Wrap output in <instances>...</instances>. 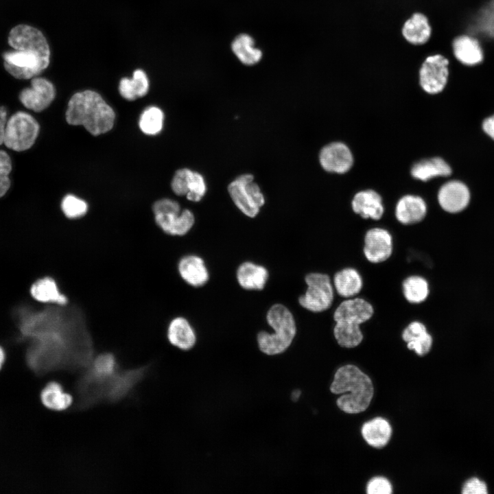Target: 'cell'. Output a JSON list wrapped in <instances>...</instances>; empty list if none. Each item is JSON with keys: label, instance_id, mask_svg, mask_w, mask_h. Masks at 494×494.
I'll return each mask as SVG.
<instances>
[{"label": "cell", "instance_id": "7a4b0ae2", "mask_svg": "<svg viewBox=\"0 0 494 494\" xmlns=\"http://www.w3.org/2000/svg\"><path fill=\"white\" fill-rule=\"evenodd\" d=\"M149 367L118 370L110 376H99L88 368L77 381L78 406L88 408L102 402L115 403L126 397L145 377Z\"/></svg>", "mask_w": 494, "mask_h": 494}, {"label": "cell", "instance_id": "44dd1931", "mask_svg": "<svg viewBox=\"0 0 494 494\" xmlns=\"http://www.w3.org/2000/svg\"><path fill=\"white\" fill-rule=\"evenodd\" d=\"M40 398L47 409L56 412L66 411L73 403L71 395L58 380L47 382L40 392Z\"/></svg>", "mask_w": 494, "mask_h": 494}, {"label": "cell", "instance_id": "8fae6325", "mask_svg": "<svg viewBox=\"0 0 494 494\" xmlns=\"http://www.w3.org/2000/svg\"><path fill=\"white\" fill-rule=\"evenodd\" d=\"M393 252V239L390 232L383 228L368 229L364 237L363 253L371 263L386 261Z\"/></svg>", "mask_w": 494, "mask_h": 494}, {"label": "cell", "instance_id": "836d02e7", "mask_svg": "<svg viewBox=\"0 0 494 494\" xmlns=\"http://www.w3.org/2000/svg\"><path fill=\"white\" fill-rule=\"evenodd\" d=\"M163 113L160 108L155 106L147 108L140 117L139 128L146 134H156L163 128Z\"/></svg>", "mask_w": 494, "mask_h": 494}, {"label": "cell", "instance_id": "e575fe53", "mask_svg": "<svg viewBox=\"0 0 494 494\" xmlns=\"http://www.w3.org/2000/svg\"><path fill=\"white\" fill-rule=\"evenodd\" d=\"M87 368L99 376H110L119 370L116 357L109 352L100 353L93 357Z\"/></svg>", "mask_w": 494, "mask_h": 494}, {"label": "cell", "instance_id": "83f0119b", "mask_svg": "<svg viewBox=\"0 0 494 494\" xmlns=\"http://www.w3.org/2000/svg\"><path fill=\"white\" fill-rule=\"evenodd\" d=\"M237 279L240 286L246 290H262L268 279V272L262 266L246 261L239 266Z\"/></svg>", "mask_w": 494, "mask_h": 494}, {"label": "cell", "instance_id": "e0dca14e", "mask_svg": "<svg viewBox=\"0 0 494 494\" xmlns=\"http://www.w3.org/2000/svg\"><path fill=\"white\" fill-rule=\"evenodd\" d=\"M319 159L322 167L330 172L344 173L353 165L350 150L345 144L340 142L325 146L320 152Z\"/></svg>", "mask_w": 494, "mask_h": 494}, {"label": "cell", "instance_id": "9a60e30c", "mask_svg": "<svg viewBox=\"0 0 494 494\" xmlns=\"http://www.w3.org/2000/svg\"><path fill=\"white\" fill-rule=\"evenodd\" d=\"M452 52L455 59L467 67L481 64L484 54L480 41L477 37L468 34L456 36L451 43Z\"/></svg>", "mask_w": 494, "mask_h": 494}, {"label": "cell", "instance_id": "d6a6232c", "mask_svg": "<svg viewBox=\"0 0 494 494\" xmlns=\"http://www.w3.org/2000/svg\"><path fill=\"white\" fill-rule=\"evenodd\" d=\"M333 332L337 343L347 349L356 347L364 338L360 325L346 322H335Z\"/></svg>", "mask_w": 494, "mask_h": 494}, {"label": "cell", "instance_id": "484cf974", "mask_svg": "<svg viewBox=\"0 0 494 494\" xmlns=\"http://www.w3.org/2000/svg\"><path fill=\"white\" fill-rule=\"evenodd\" d=\"M333 285L340 296L344 298L355 297L362 290V277L355 268H344L334 274Z\"/></svg>", "mask_w": 494, "mask_h": 494}, {"label": "cell", "instance_id": "4fadbf2b", "mask_svg": "<svg viewBox=\"0 0 494 494\" xmlns=\"http://www.w3.org/2000/svg\"><path fill=\"white\" fill-rule=\"evenodd\" d=\"M171 187L175 194L186 196L187 198L192 202L200 201L207 191L202 176L186 168L176 172Z\"/></svg>", "mask_w": 494, "mask_h": 494}, {"label": "cell", "instance_id": "9c48e42d", "mask_svg": "<svg viewBox=\"0 0 494 494\" xmlns=\"http://www.w3.org/2000/svg\"><path fill=\"white\" fill-rule=\"evenodd\" d=\"M228 193L236 207L246 215L255 217L265 199L252 174H242L228 186Z\"/></svg>", "mask_w": 494, "mask_h": 494}, {"label": "cell", "instance_id": "f35d334b", "mask_svg": "<svg viewBox=\"0 0 494 494\" xmlns=\"http://www.w3.org/2000/svg\"><path fill=\"white\" fill-rule=\"evenodd\" d=\"M12 171V161L4 150H0V175H9Z\"/></svg>", "mask_w": 494, "mask_h": 494}, {"label": "cell", "instance_id": "7bdbcfd3", "mask_svg": "<svg viewBox=\"0 0 494 494\" xmlns=\"http://www.w3.org/2000/svg\"><path fill=\"white\" fill-rule=\"evenodd\" d=\"M6 357V354L3 346L0 345V370L1 369Z\"/></svg>", "mask_w": 494, "mask_h": 494}, {"label": "cell", "instance_id": "ba28073f", "mask_svg": "<svg viewBox=\"0 0 494 494\" xmlns=\"http://www.w3.org/2000/svg\"><path fill=\"white\" fill-rule=\"evenodd\" d=\"M307 288L298 298L299 304L308 311L319 313L331 307L334 300V290L329 276L311 272L305 276Z\"/></svg>", "mask_w": 494, "mask_h": 494}, {"label": "cell", "instance_id": "5bb4252c", "mask_svg": "<svg viewBox=\"0 0 494 494\" xmlns=\"http://www.w3.org/2000/svg\"><path fill=\"white\" fill-rule=\"evenodd\" d=\"M374 314V307L362 297H352L342 301L336 308L333 319L335 322L362 324L368 321Z\"/></svg>", "mask_w": 494, "mask_h": 494}, {"label": "cell", "instance_id": "74e56055", "mask_svg": "<svg viewBox=\"0 0 494 494\" xmlns=\"http://www.w3.org/2000/svg\"><path fill=\"white\" fill-rule=\"evenodd\" d=\"M487 493L486 483L475 477L467 480L462 490V494H486Z\"/></svg>", "mask_w": 494, "mask_h": 494}, {"label": "cell", "instance_id": "cb8c5ba5", "mask_svg": "<svg viewBox=\"0 0 494 494\" xmlns=\"http://www.w3.org/2000/svg\"><path fill=\"white\" fill-rule=\"evenodd\" d=\"M352 209L362 217L375 220L381 219L384 212L381 196L373 190L357 193L352 200Z\"/></svg>", "mask_w": 494, "mask_h": 494}, {"label": "cell", "instance_id": "d590c367", "mask_svg": "<svg viewBox=\"0 0 494 494\" xmlns=\"http://www.w3.org/2000/svg\"><path fill=\"white\" fill-rule=\"evenodd\" d=\"M60 208L64 215L71 220L80 218L88 211L87 203L71 194L64 197L60 204Z\"/></svg>", "mask_w": 494, "mask_h": 494}, {"label": "cell", "instance_id": "7402d4cb", "mask_svg": "<svg viewBox=\"0 0 494 494\" xmlns=\"http://www.w3.org/2000/svg\"><path fill=\"white\" fill-rule=\"evenodd\" d=\"M426 214V204L419 196H405L398 201L396 205V218L404 225L417 224L424 219Z\"/></svg>", "mask_w": 494, "mask_h": 494}, {"label": "cell", "instance_id": "ffe728a7", "mask_svg": "<svg viewBox=\"0 0 494 494\" xmlns=\"http://www.w3.org/2000/svg\"><path fill=\"white\" fill-rule=\"evenodd\" d=\"M432 31L427 16L422 12H415L403 23L401 35L410 44L422 45L429 40Z\"/></svg>", "mask_w": 494, "mask_h": 494}, {"label": "cell", "instance_id": "d4e9b609", "mask_svg": "<svg viewBox=\"0 0 494 494\" xmlns=\"http://www.w3.org/2000/svg\"><path fill=\"white\" fill-rule=\"evenodd\" d=\"M167 338L169 342L183 351L191 349L196 344V336L189 321L183 317H176L168 324Z\"/></svg>", "mask_w": 494, "mask_h": 494}, {"label": "cell", "instance_id": "ac0fdd59", "mask_svg": "<svg viewBox=\"0 0 494 494\" xmlns=\"http://www.w3.org/2000/svg\"><path fill=\"white\" fill-rule=\"evenodd\" d=\"M32 298L43 304H54L64 307L69 303L67 295L63 292L56 280L51 276H44L36 279L30 289Z\"/></svg>", "mask_w": 494, "mask_h": 494}, {"label": "cell", "instance_id": "1f68e13d", "mask_svg": "<svg viewBox=\"0 0 494 494\" xmlns=\"http://www.w3.org/2000/svg\"><path fill=\"white\" fill-rule=\"evenodd\" d=\"M120 95L126 99L132 101L145 95L149 90V80L145 73L137 69L132 79L123 78L119 86Z\"/></svg>", "mask_w": 494, "mask_h": 494}, {"label": "cell", "instance_id": "b9f144b4", "mask_svg": "<svg viewBox=\"0 0 494 494\" xmlns=\"http://www.w3.org/2000/svg\"><path fill=\"white\" fill-rule=\"evenodd\" d=\"M9 175H0V198L3 197L10 187Z\"/></svg>", "mask_w": 494, "mask_h": 494}, {"label": "cell", "instance_id": "2e32d148", "mask_svg": "<svg viewBox=\"0 0 494 494\" xmlns=\"http://www.w3.org/2000/svg\"><path fill=\"white\" fill-rule=\"evenodd\" d=\"M438 200L445 211L450 213H459L466 209L469 203V191L467 187L460 181H449L440 189Z\"/></svg>", "mask_w": 494, "mask_h": 494}, {"label": "cell", "instance_id": "4dcf8cb0", "mask_svg": "<svg viewBox=\"0 0 494 494\" xmlns=\"http://www.w3.org/2000/svg\"><path fill=\"white\" fill-rule=\"evenodd\" d=\"M402 294L410 304H420L425 301L430 292L427 280L421 275L407 277L401 284Z\"/></svg>", "mask_w": 494, "mask_h": 494}, {"label": "cell", "instance_id": "4316f807", "mask_svg": "<svg viewBox=\"0 0 494 494\" xmlns=\"http://www.w3.org/2000/svg\"><path fill=\"white\" fill-rule=\"evenodd\" d=\"M361 431L365 441L375 448H381L387 445L392 434L389 422L382 417H376L366 422Z\"/></svg>", "mask_w": 494, "mask_h": 494}, {"label": "cell", "instance_id": "5b68a950", "mask_svg": "<svg viewBox=\"0 0 494 494\" xmlns=\"http://www.w3.org/2000/svg\"><path fill=\"white\" fill-rule=\"evenodd\" d=\"M266 320L274 333L263 331L258 333L259 349L268 355L280 354L287 350L295 337L296 327L294 318L285 306L275 304L268 310Z\"/></svg>", "mask_w": 494, "mask_h": 494}, {"label": "cell", "instance_id": "603a6c76", "mask_svg": "<svg viewBox=\"0 0 494 494\" xmlns=\"http://www.w3.org/2000/svg\"><path fill=\"white\" fill-rule=\"evenodd\" d=\"M180 277L189 285L200 287L209 280V272L203 259L196 255H186L178 263Z\"/></svg>", "mask_w": 494, "mask_h": 494}, {"label": "cell", "instance_id": "6da1fadb", "mask_svg": "<svg viewBox=\"0 0 494 494\" xmlns=\"http://www.w3.org/2000/svg\"><path fill=\"white\" fill-rule=\"evenodd\" d=\"M14 49L3 54V66L13 77L27 80L37 77L49 64V47L43 34L30 25L21 24L8 35Z\"/></svg>", "mask_w": 494, "mask_h": 494}, {"label": "cell", "instance_id": "7c38bea8", "mask_svg": "<svg viewBox=\"0 0 494 494\" xmlns=\"http://www.w3.org/2000/svg\"><path fill=\"white\" fill-rule=\"evenodd\" d=\"M55 95V88L51 82L43 78L35 77L31 81V86L21 91L19 99L26 108L38 113L51 104Z\"/></svg>", "mask_w": 494, "mask_h": 494}, {"label": "cell", "instance_id": "30bf717a", "mask_svg": "<svg viewBox=\"0 0 494 494\" xmlns=\"http://www.w3.org/2000/svg\"><path fill=\"white\" fill-rule=\"evenodd\" d=\"M449 60L440 54L425 58L419 69V84L427 93L437 94L447 86L449 78Z\"/></svg>", "mask_w": 494, "mask_h": 494}, {"label": "cell", "instance_id": "ab89813d", "mask_svg": "<svg viewBox=\"0 0 494 494\" xmlns=\"http://www.w3.org/2000/svg\"><path fill=\"white\" fill-rule=\"evenodd\" d=\"M7 121V110L4 106H0V145L3 143L5 128Z\"/></svg>", "mask_w": 494, "mask_h": 494}, {"label": "cell", "instance_id": "f546056e", "mask_svg": "<svg viewBox=\"0 0 494 494\" xmlns=\"http://www.w3.org/2000/svg\"><path fill=\"white\" fill-rule=\"evenodd\" d=\"M231 49L237 59L246 65L257 64L262 58V51L255 46L254 39L248 34L238 35L232 42Z\"/></svg>", "mask_w": 494, "mask_h": 494}, {"label": "cell", "instance_id": "3957f363", "mask_svg": "<svg viewBox=\"0 0 494 494\" xmlns=\"http://www.w3.org/2000/svg\"><path fill=\"white\" fill-rule=\"evenodd\" d=\"M65 117L69 124L81 125L91 134L97 136L113 128L115 114L99 93L86 90L71 97Z\"/></svg>", "mask_w": 494, "mask_h": 494}, {"label": "cell", "instance_id": "277c9868", "mask_svg": "<svg viewBox=\"0 0 494 494\" xmlns=\"http://www.w3.org/2000/svg\"><path fill=\"white\" fill-rule=\"evenodd\" d=\"M330 390L335 395L342 394L338 398L336 404L342 411L348 414L366 410L374 393L370 378L353 364L342 366L336 370Z\"/></svg>", "mask_w": 494, "mask_h": 494}, {"label": "cell", "instance_id": "8992f818", "mask_svg": "<svg viewBox=\"0 0 494 494\" xmlns=\"http://www.w3.org/2000/svg\"><path fill=\"white\" fill-rule=\"evenodd\" d=\"M152 211L156 224L163 232L171 236L187 234L195 222L191 211H181L180 204L171 199L157 200L153 204Z\"/></svg>", "mask_w": 494, "mask_h": 494}, {"label": "cell", "instance_id": "60d3db41", "mask_svg": "<svg viewBox=\"0 0 494 494\" xmlns=\"http://www.w3.org/2000/svg\"><path fill=\"white\" fill-rule=\"evenodd\" d=\"M482 128L489 137L494 139V115L484 121Z\"/></svg>", "mask_w": 494, "mask_h": 494}, {"label": "cell", "instance_id": "d6986e66", "mask_svg": "<svg viewBox=\"0 0 494 494\" xmlns=\"http://www.w3.org/2000/svg\"><path fill=\"white\" fill-rule=\"evenodd\" d=\"M401 338L407 344V348L419 356L427 354L433 344L432 335L425 325L419 320L408 324L402 331Z\"/></svg>", "mask_w": 494, "mask_h": 494}, {"label": "cell", "instance_id": "52a82bcc", "mask_svg": "<svg viewBox=\"0 0 494 494\" xmlns=\"http://www.w3.org/2000/svg\"><path fill=\"white\" fill-rule=\"evenodd\" d=\"M39 128L38 123L31 115L16 112L7 121L3 143L14 151H25L35 143Z\"/></svg>", "mask_w": 494, "mask_h": 494}, {"label": "cell", "instance_id": "8d00e7d4", "mask_svg": "<svg viewBox=\"0 0 494 494\" xmlns=\"http://www.w3.org/2000/svg\"><path fill=\"white\" fill-rule=\"evenodd\" d=\"M392 488L388 479L384 477H375L372 478L366 486L368 494H390Z\"/></svg>", "mask_w": 494, "mask_h": 494}, {"label": "cell", "instance_id": "f1b7e54d", "mask_svg": "<svg viewBox=\"0 0 494 494\" xmlns=\"http://www.w3.org/2000/svg\"><path fill=\"white\" fill-rule=\"evenodd\" d=\"M451 173L449 165L441 158L435 157L420 161L411 169L412 176L427 181L437 176H447Z\"/></svg>", "mask_w": 494, "mask_h": 494}]
</instances>
